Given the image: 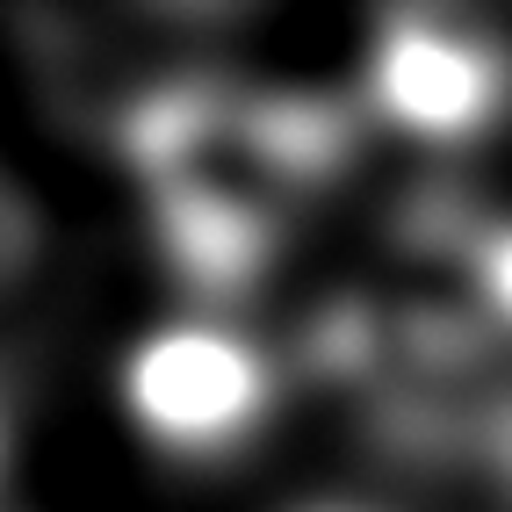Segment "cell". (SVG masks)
Listing matches in <instances>:
<instances>
[{"label": "cell", "instance_id": "cell-1", "mask_svg": "<svg viewBox=\"0 0 512 512\" xmlns=\"http://www.w3.org/2000/svg\"><path fill=\"white\" fill-rule=\"evenodd\" d=\"M130 412L174 448H224L231 433L260 419L267 375L231 332L210 325H166L130 354Z\"/></svg>", "mask_w": 512, "mask_h": 512}, {"label": "cell", "instance_id": "cell-2", "mask_svg": "<svg viewBox=\"0 0 512 512\" xmlns=\"http://www.w3.org/2000/svg\"><path fill=\"white\" fill-rule=\"evenodd\" d=\"M498 58L469 37H448L440 22H397L375 58V94L397 123L426 130V138H462V130L491 123L498 109Z\"/></svg>", "mask_w": 512, "mask_h": 512}, {"label": "cell", "instance_id": "cell-3", "mask_svg": "<svg viewBox=\"0 0 512 512\" xmlns=\"http://www.w3.org/2000/svg\"><path fill=\"white\" fill-rule=\"evenodd\" d=\"M484 289H491V303L512 318V231H498L491 246H484Z\"/></svg>", "mask_w": 512, "mask_h": 512}]
</instances>
